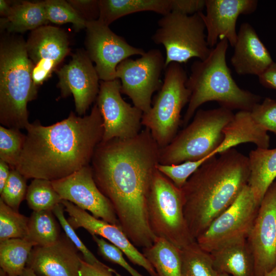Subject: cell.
I'll use <instances>...</instances> for the list:
<instances>
[{"label":"cell","instance_id":"obj_42","mask_svg":"<svg viewBox=\"0 0 276 276\" xmlns=\"http://www.w3.org/2000/svg\"><path fill=\"white\" fill-rule=\"evenodd\" d=\"M205 8V0H172V11L186 15L201 12Z\"/></svg>","mask_w":276,"mask_h":276},{"label":"cell","instance_id":"obj_31","mask_svg":"<svg viewBox=\"0 0 276 276\" xmlns=\"http://www.w3.org/2000/svg\"><path fill=\"white\" fill-rule=\"evenodd\" d=\"M26 199L33 211H52L62 198L50 180L34 178L28 187Z\"/></svg>","mask_w":276,"mask_h":276},{"label":"cell","instance_id":"obj_9","mask_svg":"<svg viewBox=\"0 0 276 276\" xmlns=\"http://www.w3.org/2000/svg\"><path fill=\"white\" fill-rule=\"evenodd\" d=\"M157 24L151 39L165 49V68L172 62L186 63L194 57L204 60L210 55L212 49L208 44L200 12L189 15L171 11Z\"/></svg>","mask_w":276,"mask_h":276},{"label":"cell","instance_id":"obj_5","mask_svg":"<svg viewBox=\"0 0 276 276\" xmlns=\"http://www.w3.org/2000/svg\"><path fill=\"white\" fill-rule=\"evenodd\" d=\"M26 42L18 38L3 39L0 46V122L20 129L29 124L27 104L37 96Z\"/></svg>","mask_w":276,"mask_h":276},{"label":"cell","instance_id":"obj_11","mask_svg":"<svg viewBox=\"0 0 276 276\" xmlns=\"http://www.w3.org/2000/svg\"><path fill=\"white\" fill-rule=\"evenodd\" d=\"M259 207L247 185L235 202L211 223L196 241L203 249L211 252L247 238Z\"/></svg>","mask_w":276,"mask_h":276},{"label":"cell","instance_id":"obj_17","mask_svg":"<svg viewBox=\"0 0 276 276\" xmlns=\"http://www.w3.org/2000/svg\"><path fill=\"white\" fill-rule=\"evenodd\" d=\"M57 74L62 96L72 94L77 113L83 115L97 99L100 87L98 75L87 53L78 51L74 54L68 64Z\"/></svg>","mask_w":276,"mask_h":276},{"label":"cell","instance_id":"obj_27","mask_svg":"<svg viewBox=\"0 0 276 276\" xmlns=\"http://www.w3.org/2000/svg\"><path fill=\"white\" fill-rule=\"evenodd\" d=\"M143 254L155 269L157 276H182L180 249L168 240L156 237Z\"/></svg>","mask_w":276,"mask_h":276},{"label":"cell","instance_id":"obj_23","mask_svg":"<svg viewBox=\"0 0 276 276\" xmlns=\"http://www.w3.org/2000/svg\"><path fill=\"white\" fill-rule=\"evenodd\" d=\"M210 253L218 273L231 276H255L254 258L247 238L229 243Z\"/></svg>","mask_w":276,"mask_h":276},{"label":"cell","instance_id":"obj_43","mask_svg":"<svg viewBox=\"0 0 276 276\" xmlns=\"http://www.w3.org/2000/svg\"><path fill=\"white\" fill-rule=\"evenodd\" d=\"M258 77L260 83L263 86L276 89V62H273Z\"/></svg>","mask_w":276,"mask_h":276},{"label":"cell","instance_id":"obj_48","mask_svg":"<svg viewBox=\"0 0 276 276\" xmlns=\"http://www.w3.org/2000/svg\"><path fill=\"white\" fill-rule=\"evenodd\" d=\"M0 276H8L3 270H0Z\"/></svg>","mask_w":276,"mask_h":276},{"label":"cell","instance_id":"obj_44","mask_svg":"<svg viewBox=\"0 0 276 276\" xmlns=\"http://www.w3.org/2000/svg\"><path fill=\"white\" fill-rule=\"evenodd\" d=\"M10 171L11 168L8 164L0 159V193L9 177Z\"/></svg>","mask_w":276,"mask_h":276},{"label":"cell","instance_id":"obj_13","mask_svg":"<svg viewBox=\"0 0 276 276\" xmlns=\"http://www.w3.org/2000/svg\"><path fill=\"white\" fill-rule=\"evenodd\" d=\"M86 29V53L95 63L96 70L102 81L117 79L116 70L120 63L130 56H142L146 52L129 44L98 20L87 22Z\"/></svg>","mask_w":276,"mask_h":276},{"label":"cell","instance_id":"obj_24","mask_svg":"<svg viewBox=\"0 0 276 276\" xmlns=\"http://www.w3.org/2000/svg\"><path fill=\"white\" fill-rule=\"evenodd\" d=\"M249 176L247 185L259 206L276 178V148H257L248 154Z\"/></svg>","mask_w":276,"mask_h":276},{"label":"cell","instance_id":"obj_22","mask_svg":"<svg viewBox=\"0 0 276 276\" xmlns=\"http://www.w3.org/2000/svg\"><path fill=\"white\" fill-rule=\"evenodd\" d=\"M223 132L224 140L216 151V154L242 143H252L257 148L264 149L268 148L270 145L267 131L257 124L250 111L240 110L234 113Z\"/></svg>","mask_w":276,"mask_h":276},{"label":"cell","instance_id":"obj_7","mask_svg":"<svg viewBox=\"0 0 276 276\" xmlns=\"http://www.w3.org/2000/svg\"><path fill=\"white\" fill-rule=\"evenodd\" d=\"M188 78L181 64H169L150 109L143 114L142 125L150 131L160 148L171 142L181 125V112L188 104L191 96L186 84Z\"/></svg>","mask_w":276,"mask_h":276},{"label":"cell","instance_id":"obj_8","mask_svg":"<svg viewBox=\"0 0 276 276\" xmlns=\"http://www.w3.org/2000/svg\"><path fill=\"white\" fill-rule=\"evenodd\" d=\"M147 211L149 224L156 237L180 249L195 241L185 218L181 189L157 169L150 189Z\"/></svg>","mask_w":276,"mask_h":276},{"label":"cell","instance_id":"obj_36","mask_svg":"<svg viewBox=\"0 0 276 276\" xmlns=\"http://www.w3.org/2000/svg\"><path fill=\"white\" fill-rule=\"evenodd\" d=\"M211 157L195 161H186L176 165H163L159 163L156 166V169L177 187L181 189L190 177Z\"/></svg>","mask_w":276,"mask_h":276},{"label":"cell","instance_id":"obj_15","mask_svg":"<svg viewBox=\"0 0 276 276\" xmlns=\"http://www.w3.org/2000/svg\"><path fill=\"white\" fill-rule=\"evenodd\" d=\"M51 182L62 200L89 211L97 218L119 225L111 202L95 182L90 166H85L67 177Z\"/></svg>","mask_w":276,"mask_h":276},{"label":"cell","instance_id":"obj_10","mask_svg":"<svg viewBox=\"0 0 276 276\" xmlns=\"http://www.w3.org/2000/svg\"><path fill=\"white\" fill-rule=\"evenodd\" d=\"M165 62L162 52L152 49L135 60H123L117 67L116 78L120 81L121 93L143 113L150 109L152 96L162 85L160 77Z\"/></svg>","mask_w":276,"mask_h":276},{"label":"cell","instance_id":"obj_3","mask_svg":"<svg viewBox=\"0 0 276 276\" xmlns=\"http://www.w3.org/2000/svg\"><path fill=\"white\" fill-rule=\"evenodd\" d=\"M219 154L206 160L180 189L185 218L195 240L248 184V156L234 148Z\"/></svg>","mask_w":276,"mask_h":276},{"label":"cell","instance_id":"obj_35","mask_svg":"<svg viewBox=\"0 0 276 276\" xmlns=\"http://www.w3.org/2000/svg\"><path fill=\"white\" fill-rule=\"evenodd\" d=\"M27 179L16 169H11L9 177L0 193V199L17 212L21 201L26 196L28 189Z\"/></svg>","mask_w":276,"mask_h":276},{"label":"cell","instance_id":"obj_49","mask_svg":"<svg viewBox=\"0 0 276 276\" xmlns=\"http://www.w3.org/2000/svg\"><path fill=\"white\" fill-rule=\"evenodd\" d=\"M218 276H231V275L225 273H218Z\"/></svg>","mask_w":276,"mask_h":276},{"label":"cell","instance_id":"obj_40","mask_svg":"<svg viewBox=\"0 0 276 276\" xmlns=\"http://www.w3.org/2000/svg\"><path fill=\"white\" fill-rule=\"evenodd\" d=\"M67 2L87 22L98 19L100 14L99 1L71 0Z\"/></svg>","mask_w":276,"mask_h":276},{"label":"cell","instance_id":"obj_41","mask_svg":"<svg viewBox=\"0 0 276 276\" xmlns=\"http://www.w3.org/2000/svg\"><path fill=\"white\" fill-rule=\"evenodd\" d=\"M81 276H122L113 269L100 262L90 264L82 258L80 267Z\"/></svg>","mask_w":276,"mask_h":276},{"label":"cell","instance_id":"obj_14","mask_svg":"<svg viewBox=\"0 0 276 276\" xmlns=\"http://www.w3.org/2000/svg\"><path fill=\"white\" fill-rule=\"evenodd\" d=\"M247 241L255 276H265L276 266V181L262 199Z\"/></svg>","mask_w":276,"mask_h":276},{"label":"cell","instance_id":"obj_45","mask_svg":"<svg viewBox=\"0 0 276 276\" xmlns=\"http://www.w3.org/2000/svg\"><path fill=\"white\" fill-rule=\"evenodd\" d=\"M10 3L7 1H0V14L3 17H7L11 9Z\"/></svg>","mask_w":276,"mask_h":276},{"label":"cell","instance_id":"obj_29","mask_svg":"<svg viewBox=\"0 0 276 276\" xmlns=\"http://www.w3.org/2000/svg\"><path fill=\"white\" fill-rule=\"evenodd\" d=\"M52 211H33L29 217L26 239L34 246L53 244L60 238V227Z\"/></svg>","mask_w":276,"mask_h":276},{"label":"cell","instance_id":"obj_21","mask_svg":"<svg viewBox=\"0 0 276 276\" xmlns=\"http://www.w3.org/2000/svg\"><path fill=\"white\" fill-rule=\"evenodd\" d=\"M234 48L231 62L238 75L259 76L273 62L254 27L248 22L240 25Z\"/></svg>","mask_w":276,"mask_h":276},{"label":"cell","instance_id":"obj_20","mask_svg":"<svg viewBox=\"0 0 276 276\" xmlns=\"http://www.w3.org/2000/svg\"><path fill=\"white\" fill-rule=\"evenodd\" d=\"M78 250L67 236L55 243L34 246L26 267L38 276H81V257Z\"/></svg>","mask_w":276,"mask_h":276},{"label":"cell","instance_id":"obj_26","mask_svg":"<svg viewBox=\"0 0 276 276\" xmlns=\"http://www.w3.org/2000/svg\"><path fill=\"white\" fill-rule=\"evenodd\" d=\"M48 22L43 1H22L11 5L8 16L1 19V27L10 33H24L47 26Z\"/></svg>","mask_w":276,"mask_h":276},{"label":"cell","instance_id":"obj_34","mask_svg":"<svg viewBox=\"0 0 276 276\" xmlns=\"http://www.w3.org/2000/svg\"><path fill=\"white\" fill-rule=\"evenodd\" d=\"M43 2L49 21L57 25L71 23L77 31L86 28L87 21L80 16L67 1L46 0Z\"/></svg>","mask_w":276,"mask_h":276},{"label":"cell","instance_id":"obj_37","mask_svg":"<svg viewBox=\"0 0 276 276\" xmlns=\"http://www.w3.org/2000/svg\"><path fill=\"white\" fill-rule=\"evenodd\" d=\"M255 121L266 131L276 134V100L266 98L250 110Z\"/></svg>","mask_w":276,"mask_h":276},{"label":"cell","instance_id":"obj_32","mask_svg":"<svg viewBox=\"0 0 276 276\" xmlns=\"http://www.w3.org/2000/svg\"><path fill=\"white\" fill-rule=\"evenodd\" d=\"M29 218L20 214L0 199V242L25 238L28 233Z\"/></svg>","mask_w":276,"mask_h":276},{"label":"cell","instance_id":"obj_46","mask_svg":"<svg viewBox=\"0 0 276 276\" xmlns=\"http://www.w3.org/2000/svg\"><path fill=\"white\" fill-rule=\"evenodd\" d=\"M20 276H38L32 269L26 267Z\"/></svg>","mask_w":276,"mask_h":276},{"label":"cell","instance_id":"obj_4","mask_svg":"<svg viewBox=\"0 0 276 276\" xmlns=\"http://www.w3.org/2000/svg\"><path fill=\"white\" fill-rule=\"evenodd\" d=\"M228 44L225 38L220 40L205 60H195L191 65L186 84L191 96L181 122L183 127L207 102L216 101L232 111H250L260 103V96L240 88L233 78L226 61Z\"/></svg>","mask_w":276,"mask_h":276},{"label":"cell","instance_id":"obj_18","mask_svg":"<svg viewBox=\"0 0 276 276\" xmlns=\"http://www.w3.org/2000/svg\"><path fill=\"white\" fill-rule=\"evenodd\" d=\"M61 203L68 214L67 221L74 229L83 227L91 235L101 237L119 248L132 263L143 267L150 276H157L150 263L119 225L97 218L68 201L62 200Z\"/></svg>","mask_w":276,"mask_h":276},{"label":"cell","instance_id":"obj_28","mask_svg":"<svg viewBox=\"0 0 276 276\" xmlns=\"http://www.w3.org/2000/svg\"><path fill=\"white\" fill-rule=\"evenodd\" d=\"M34 245L25 238L0 242V267L8 276H20Z\"/></svg>","mask_w":276,"mask_h":276},{"label":"cell","instance_id":"obj_6","mask_svg":"<svg viewBox=\"0 0 276 276\" xmlns=\"http://www.w3.org/2000/svg\"><path fill=\"white\" fill-rule=\"evenodd\" d=\"M234 115L232 110L222 107L198 109L171 142L160 148L159 164L176 165L217 155L224 140L223 130Z\"/></svg>","mask_w":276,"mask_h":276},{"label":"cell","instance_id":"obj_16","mask_svg":"<svg viewBox=\"0 0 276 276\" xmlns=\"http://www.w3.org/2000/svg\"><path fill=\"white\" fill-rule=\"evenodd\" d=\"M26 48L33 64L32 77L37 87L51 76L70 52L65 32L47 25L31 31Z\"/></svg>","mask_w":276,"mask_h":276},{"label":"cell","instance_id":"obj_25","mask_svg":"<svg viewBox=\"0 0 276 276\" xmlns=\"http://www.w3.org/2000/svg\"><path fill=\"white\" fill-rule=\"evenodd\" d=\"M98 20L109 26L116 20L127 15L152 11L163 16L172 11V0H99Z\"/></svg>","mask_w":276,"mask_h":276},{"label":"cell","instance_id":"obj_2","mask_svg":"<svg viewBox=\"0 0 276 276\" xmlns=\"http://www.w3.org/2000/svg\"><path fill=\"white\" fill-rule=\"evenodd\" d=\"M24 148L15 168L27 179L53 181L89 165L102 141V116L95 104L83 117L71 112L65 119L50 126L36 121L26 128Z\"/></svg>","mask_w":276,"mask_h":276},{"label":"cell","instance_id":"obj_39","mask_svg":"<svg viewBox=\"0 0 276 276\" xmlns=\"http://www.w3.org/2000/svg\"><path fill=\"white\" fill-rule=\"evenodd\" d=\"M100 254L106 260L118 264L125 269L131 276H144L132 267L125 259L123 252L117 247L99 236L92 235Z\"/></svg>","mask_w":276,"mask_h":276},{"label":"cell","instance_id":"obj_33","mask_svg":"<svg viewBox=\"0 0 276 276\" xmlns=\"http://www.w3.org/2000/svg\"><path fill=\"white\" fill-rule=\"evenodd\" d=\"M26 140L19 129L0 126V159L15 169Z\"/></svg>","mask_w":276,"mask_h":276},{"label":"cell","instance_id":"obj_1","mask_svg":"<svg viewBox=\"0 0 276 276\" xmlns=\"http://www.w3.org/2000/svg\"><path fill=\"white\" fill-rule=\"evenodd\" d=\"M160 147L147 128L134 137L101 141L93 156L95 182L111 202L119 225L136 247L156 239L148 221L147 203Z\"/></svg>","mask_w":276,"mask_h":276},{"label":"cell","instance_id":"obj_38","mask_svg":"<svg viewBox=\"0 0 276 276\" xmlns=\"http://www.w3.org/2000/svg\"><path fill=\"white\" fill-rule=\"evenodd\" d=\"M64 207L61 203L57 204L53 209L52 212L59 221L60 225L63 229L67 237L74 244L78 251L81 252L82 258L85 262L90 264L100 262V261L82 242L75 232L74 228L66 219L64 215Z\"/></svg>","mask_w":276,"mask_h":276},{"label":"cell","instance_id":"obj_30","mask_svg":"<svg viewBox=\"0 0 276 276\" xmlns=\"http://www.w3.org/2000/svg\"><path fill=\"white\" fill-rule=\"evenodd\" d=\"M181 250L182 276H218L210 252L195 241Z\"/></svg>","mask_w":276,"mask_h":276},{"label":"cell","instance_id":"obj_12","mask_svg":"<svg viewBox=\"0 0 276 276\" xmlns=\"http://www.w3.org/2000/svg\"><path fill=\"white\" fill-rule=\"evenodd\" d=\"M121 87L118 79L100 83L96 104L103 121L102 142L131 138L141 131L143 112L122 98Z\"/></svg>","mask_w":276,"mask_h":276},{"label":"cell","instance_id":"obj_47","mask_svg":"<svg viewBox=\"0 0 276 276\" xmlns=\"http://www.w3.org/2000/svg\"><path fill=\"white\" fill-rule=\"evenodd\" d=\"M265 276H276V266Z\"/></svg>","mask_w":276,"mask_h":276},{"label":"cell","instance_id":"obj_19","mask_svg":"<svg viewBox=\"0 0 276 276\" xmlns=\"http://www.w3.org/2000/svg\"><path fill=\"white\" fill-rule=\"evenodd\" d=\"M256 0H205L206 14L200 12L206 30L209 47L226 39L234 48L237 40L236 23L240 15L250 14L257 8Z\"/></svg>","mask_w":276,"mask_h":276}]
</instances>
